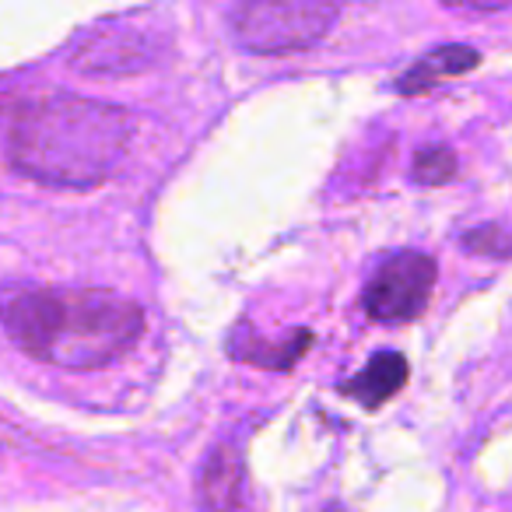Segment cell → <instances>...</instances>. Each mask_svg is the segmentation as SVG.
I'll use <instances>...</instances> for the list:
<instances>
[{
    "instance_id": "6da1fadb",
    "label": "cell",
    "mask_w": 512,
    "mask_h": 512,
    "mask_svg": "<svg viewBox=\"0 0 512 512\" xmlns=\"http://www.w3.org/2000/svg\"><path fill=\"white\" fill-rule=\"evenodd\" d=\"M130 141L134 116L67 92L22 99L4 130L8 162L32 183L60 190L99 186L123 162Z\"/></svg>"
},
{
    "instance_id": "7a4b0ae2",
    "label": "cell",
    "mask_w": 512,
    "mask_h": 512,
    "mask_svg": "<svg viewBox=\"0 0 512 512\" xmlns=\"http://www.w3.org/2000/svg\"><path fill=\"white\" fill-rule=\"evenodd\" d=\"M0 327L25 355L57 369H102L148 330L144 309L106 288H0Z\"/></svg>"
},
{
    "instance_id": "3957f363",
    "label": "cell",
    "mask_w": 512,
    "mask_h": 512,
    "mask_svg": "<svg viewBox=\"0 0 512 512\" xmlns=\"http://www.w3.org/2000/svg\"><path fill=\"white\" fill-rule=\"evenodd\" d=\"M337 22L334 0H239L232 32L249 53H299Z\"/></svg>"
},
{
    "instance_id": "277c9868",
    "label": "cell",
    "mask_w": 512,
    "mask_h": 512,
    "mask_svg": "<svg viewBox=\"0 0 512 512\" xmlns=\"http://www.w3.org/2000/svg\"><path fill=\"white\" fill-rule=\"evenodd\" d=\"M435 267L432 256L425 253H397L390 256L365 288V313L376 323H411L428 309L432 299Z\"/></svg>"
},
{
    "instance_id": "5b68a950",
    "label": "cell",
    "mask_w": 512,
    "mask_h": 512,
    "mask_svg": "<svg viewBox=\"0 0 512 512\" xmlns=\"http://www.w3.org/2000/svg\"><path fill=\"white\" fill-rule=\"evenodd\" d=\"M165 39L148 25L113 22L95 29L74 53V67L81 74H102V78H127L141 74L162 60Z\"/></svg>"
},
{
    "instance_id": "8992f818",
    "label": "cell",
    "mask_w": 512,
    "mask_h": 512,
    "mask_svg": "<svg viewBox=\"0 0 512 512\" xmlns=\"http://www.w3.org/2000/svg\"><path fill=\"white\" fill-rule=\"evenodd\" d=\"M200 505L204 512H249L246 467L235 446H218L200 470Z\"/></svg>"
},
{
    "instance_id": "52a82bcc",
    "label": "cell",
    "mask_w": 512,
    "mask_h": 512,
    "mask_svg": "<svg viewBox=\"0 0 512 512\" xmlns=\"http://www.w3.org/2000/svg\"><path fill=\"white\" fill-rule=\"evenodd\" d=\"M477 64H481V57H477V50H470V46H439V50H432L428 57H421L418 64L397 81V88L404 95H421V92H428V88L442 85L446 78H460V74L474 71Z\"/></svg>"
},
{
    "instance_id": "ba28073f",
    "label": "cell",
    "mask_w": 512,
    "mask_h": 512,
    "mask_svg": "<svg viewBox=\"0 0 512 512\" xmlns=\"http://www.w3.org/2000/svg\"><path fill=\"white\" fill-rule=\"evenodd\" d=\"M407 383V362L397 351H379L351 383H344V393L355 397L362 407H379Z\"/></svg>"
},
{
    "instance_id": "9c48e42d",
    "label": "cell",
    "mask_w": 512,
    "mask_h": 512,
    "mask_svg": "<svg viewBox=\"0 0 512 512\" xmlns=\"http://www.w3.org/2000/svg\"><path fill=\"white\" fill-rule=\"evenodd\" d=\"M309 344H313V334H309V330L292 334L288 344H271V341H260V337L249 334L246 344L232 341V355L242 358V362L260 365V369H292V365L309 351Z\"/></svg>"
},
{
    "instance_id": "30bf717a",
    "label": "cell",
    "mask_w": 512,
    "mask_h": 512,
    "mask_svg": "<svg viewBox=\"0 0 512 512\" xmlns=\"http://www.w3.org/2000/svg\"><path fill=\"white\" fill-rule=\"evenodd\" d=\"M456 176V155L442 144H432V148H421L418 158H414V179L421 186H442Z\"/></svg>"
},
{
    "instance_id": "8fae6325",
    "label": "cell",
    "mask_w": 512,
    "mask_h": 512,
    "mask_svg": "<svg viewBox=\"0 0 512 512\" xmlns=\"http://www.w3.org/2000/svg\"><path fill=\"white\" fill-rule=\"evenodd\" d=\"M463 246H467L470 253H481V256H509L512 253L509 232H505V228H498V225L470 228V232L463 235Z\"/></svg>"
},
{
    "instance_id": "7c38bea8",
    "label": "cell",
    "mask_w": 512,
    "mask_h": 512,
    "mask_svg": "<svg viewBox=\"0 0 512 512\" xmlns=\"http://www.w3.org/2000/svg\"><path fill=\"white\" fill-rule=\"evenodd\" d=\"M449 8H467V11H505L512 8V0H446Z\"/></svg>"
},
{
    "instance_id": "4fadbf2b",
    "label": "cell",
    "mask_w": 512,
    "mask_h": 512,
    "mask_svg": "<svg viewBox=\"0 0 512 512\" xmlns=\"http://www.w3.org/2000/svg\"><path fill=\"white\" fill-rule=\"evenodd\" d=\"M323 512H344V509H341V505H327Z\"/></svg>"
},
{
    "instance_id": "5bb4252c",
    "label": "cell",
    "mask_w": 512,
    "mask_h": 512,
    "mask_svg": "<svg viewBox=\"0 0 512 512\" xmlns=\"http://www.w3.org/2000/svg\"><path fill=\"white\" fill-rule=\"evenodd\" d=\"M334 4H337V0H334Z\"/></svg>"
}]
</instances>
